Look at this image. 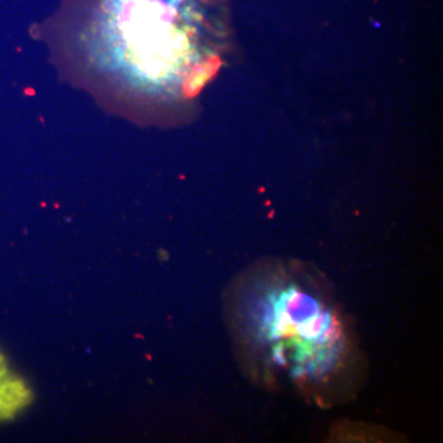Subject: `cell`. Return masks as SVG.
Masks as SVG:
<instances>
[{
    "label": "cell",
    "mask_w": 443,
    "mask_h": 443,
    "mask_svg": "<svg viewBox=\"0 0 443 443\" xmlns=\"http://www.w3.org/2000/svg\"><path fill=\"white\" fill-rule=\"evenodd\" d=\"M32 400V391L8 368L0 353V420L12 419Z\"/></svg>",
    "instance_id": "obj_1"
}]
</instances>
